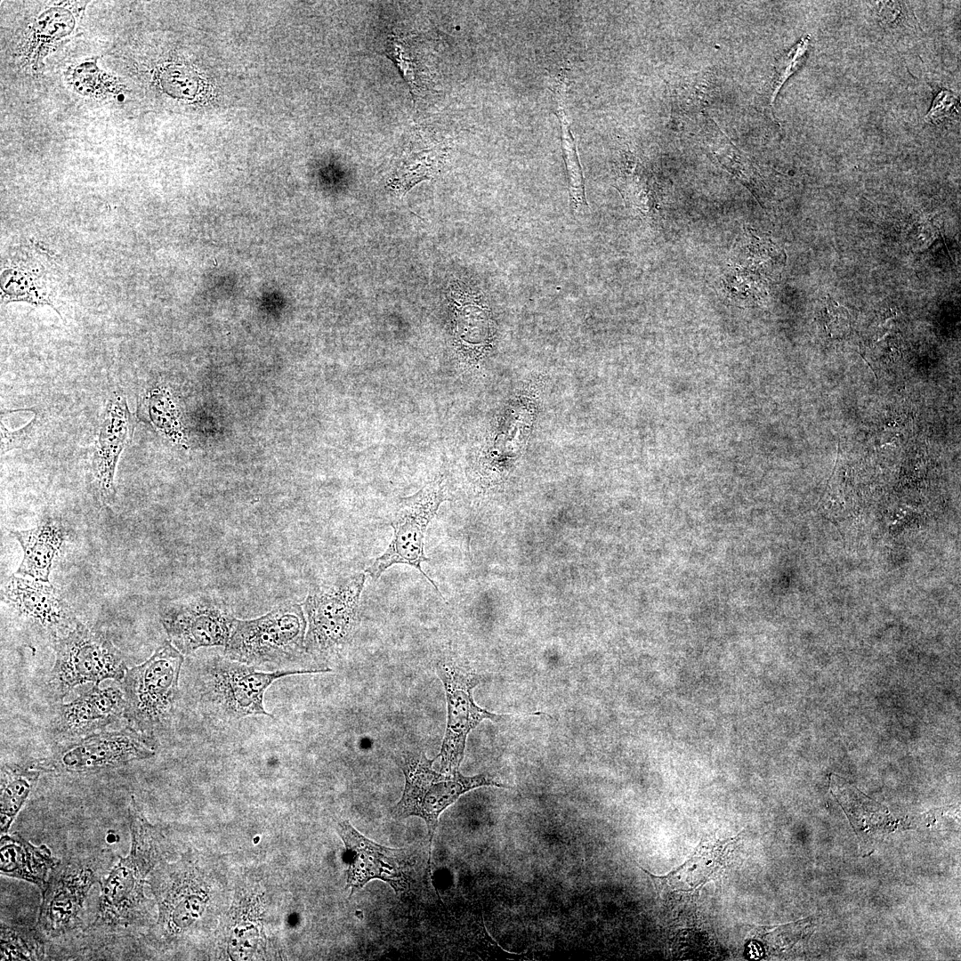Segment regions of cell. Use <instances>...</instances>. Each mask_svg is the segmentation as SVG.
Listing matches in <instances>:
<instances>
[{
  "instance_id": "cell-9",
  "label": "cell",
  "mask_w": 961,
  "mask_h": 961,
  "mask_svg": "<svg viewBox=\"0 0 961 961\" xmlns=\"http://www.w3.org/2000/svg\"><path fill=\"white\" fill-rule=\"evenodd\" d=\"M66 741L35 765L71 773L95 772L150 758L156 753L154 737L132 726Z\"/></svg>"
},
{
  "instance_id": "cell-18",
  "label": "cell",
  "mask_w": 961,
  "mask_h": 961,
  "mask_svg": "<svg viewBox=\"0 0 961 961\" xmlns=\"http://www.w3.org/2000/svg\"><path fill=\"white\" fill-rule=\"evenodd\" d=\"M737 837L723 841H703L680 867L665 876H655L641 868L652 881L658 893L690 892L704 884L724 864Z\"/></svg>"
},
{
  "instance_id": "cell-1",
  "label": "cell",
  "mask_w": 961,
  "mask_h": 961,
  "mask_svg": "<svg viewBox=\"0 0 961 961\" xmlns=\"http://www.w3.org/2000/svg\"><path fill=\"white\" fill-rule=\"evenodd\" d=\"M131 848L102 879L96 927L127 928L146 912V878L158 856L157 831L145 818L134 797L129 806Z\"/></svg>"
},
{
  "instance_id": "cell-17",
  "label": "cell",
  "mask_w": 961,
  "mask_h": 961,
  "mask_svg": "<svg viewBox=\"0 0 961 961\" xmlns=\"http://www.w3.org/2000/svg\"><path fill=\"white\" fill-rule=\"evenodd\" d=\"M134 424L125 398L115 393L107 403L92 460L96 490L104 504L111 505L115 499L117 464L122 451L132 441Z\"/></svg>"
},
{
  "instance_id": "cell-4",
  "label": "cell",
  "mask_w": 961,
  "mask_h": 961,
  "mask_svg": "<svg viewBox=\"0 0 961 961\" xmlns=\"http://www.w3.org/2000/svg\"><path fill=\"white\" fill-rule=\"evenodd\" d=\"M307 622L296 603L280 605L257 618L237 619L225 646L227 658L248 666H281L304 649Z\"/></svg>"
},
{
  "instance_id": "cell-23",
  "label": "cell",
  "mask_w": 961,
  "mask_h": 961,
  "mask_svg": "<svg viewBox=\"0 0 961 961\" xmlns=\"http://www.w3.org/2000/svg\"><path fill=\"white\" fill-rule=\"evenodd\" d=\"M554 89V96L557 102L556 114L561 122L562 131V149L568 173L570 203L572 207L577 211L584 206H586L584 178L569 125L564 112L563 104H561L563 101V98L561 97L563 87L556 86Z\"/></svg>"
},
{
  "instance_id": "cell-27",
  "label": "cell",
  "mask_w": 961,
  "mask_h": 961,
  "mask_svg": "<svg viewBox=\"0 0 961 961\" xmlns=\"http://www.w3.org/2000/svg\"><path fill=\"white\" fill-rule=\"evenodd\" d=\"M386 54L396 62L410 88L414 92L418 91L416 60L410 55L407 43L400 37L392 35L388 39Z\"/></svg>"
},
{
  "instance_id": "cell-25",
  "label": "cell",
  "mask_w": 961,
  "mask_h": 961,
  "mask_svg": "<svg viewBox=\"0 0 961 961\" xmlns=\"http://www.w3.org/2000/svg\"><path fill=\"white\" fill-rule=\"evenodd\" d=\"M809 44L810 36H806L778 60L771 84L770 95L771 102L786 80L804 62Z\"/></svg>"
},
{
  "instance_id": "cell-22",
  "label": "cell",
  "mask_w": 961,
  "mask_h": 961,
  "mask_svg": "<svg viewBox=\"0 0 961 961\" xmlns=\"http://www.w3.org/2000/svg\"><path fill=\"white\" fill-rule=\"evenodd\" d=\"M412 145L409 152L404 155L392 180V184L399 190H408L416 182L428 179L435 173L441 160L439 145L429 143L424 146L420 141L417 148L414 142Z\"/></svg>"
},
{
  "instance_id": "cell-10",
  "label": "cell",
  "mask_w": 961,
  "mask_h": 961,
  "mask_svg": "<svg viewBox=\"0 0 961 961\" xmlns=\"http://www.w3.org/2000/svg\"><path fill=\"white\" fill-rule=\"evenodd\" d=\"M436 670L443 682L448 710L446 731L438 755L440 757V771L456 773L459 771L470 731L482 720L496 722L502 715L481 708L475 703L472 690L480 682L476 674L450 662L438 663Z\"/></svg>"
},
{
  "instance_id": "cell-21",
  "label": "cell",
  "mask_w": 961,
  "mask_h": 961,
  "mask_svg": "<svg viewBox=\"0 0 961 961\" xmlns=\"http://www.w3.org/2000/svg\"><path fill=\"white\" fill-rule=\"evenodd\" d=\"M40 772L32 766L5 764L1 768L0 829L7 833L13 820L37 783Z\"/></svg>"
},
{
  "instance_id": "cell-6",
  "label": "cell",
  "mask_w": 961,
  "mask_h": 961,
  "mask_svg": "<svg viewBox=\"0 0 961 961\" xmlns=\"http://www.w3.org/2000/svg\"><path fill=\"white\" fill-rule=\"evenodd\" d=\"M331 669H288L265 673L229 658L212 661L201 674V699L218 717L240 719L269 715L263 707L266 690L276 680L292 674L329 672Z\"/></svg>"
},
{
  "instance_id": "cell-16",
  "label": "cell",
  "mask_w": 961,
  "mask_h": 961,
  "mask_svg": "<svg viewBox=\"0 0 961 961\" xmlns=\"http://www.w3.org/2000/svg\"><path fill=\"white\" fill-rule=\"evenodd\" d=\"M124 713V692L119 688L101 689L94 684L72 701L59 706L52 732L63 741L79 739L102 731Z\"/></svg>"
},
{
  "instance_id": "cell-24",
  "label": "cell",
  "mask_w": 961,
  "mask_h": 961,
  "mask_svg": "<svg viewBox=\"0 0 961 961\" xmlns=\"http://www.w3.org/2000/svg\"><path fill=\"white\" fill-rule=\"evenodd\" d=\"M43 952L42 941L33 931L2 926V961L40 959Z\"/></svg>"
},
{
  "instance_id": "cell-12",
  "label": "cell",
  "mask_w": 961,
  "mask_h": 961,
  "mask_svg": "<svg viewBox=\"0 0 961 961\" xmlns=\"http://www.w3.org/2000/svg\"><path fill=\"white\" fill-rule=\"evenodd\" d=\"M44 889L37 926L49 936L75 928L87 893L96 883V867L89 860L67 861L54 868Z\"/></svg>"
},
{
  "instance_id": "cell-29",
  "label": "cell",
  "mask_w": 961,
  "mask_h": 961,
  "mask_svg": "<svg viewBox=\"0 0 961 961\" xmlns=\"http://www.w3.org/2000/svg\"><path fill=\"white\" fill-rule=\"evenodd\" d=\"M35 427L36 419L21 429L11 432L5 428L1 421V454L3 455L12 448L25 446L29 440Z\"/></svg>"
},
{
  "instance_id": "cell-19",
  "label": "cell",
  "mask_w": 961,
  "mask_h": 961,
  "mask_svg": "<svg viewBox=\"0 0 961 961\" xmlns=\"http://www.w3.org/2000/svg\"><path fill=\"white\" fill-rule=\"evenodd\" d=\"M11 533L23 551V559L15 574L48 582L52 561L66 538L61 521L45 517L32 529Z\"/></svg>"
},
{
  "instance_id": "cell-15",
  "label": "cell",
  "mask_w": 961,
  "mask_h": 961,
  "mask_svg": "<svg viewBox=\"0 0 961 961\" xmlns=\"http://www.w3.org/2000/svg\"><path fill=\"white\" fill-rule=\"evenodd\" d=\"M2 599L18 615L52 641L69 633L79 620L50 583L13 574L4 582Z\"/></svg>"
},
{
  "instance_id": "cell-20",
  "label": "cell",
  "mask_w": 961,
  "mask_h": 961,
  "mask_svg": "<svg viewBox=\"0 0 961 961\" xmlns=\"http://www.w3.org/2000/svg\"><path fill=\"white\" fill-rule=\"evenodd\" d=\"M59 863L45 845L35 846L17 834L1 836L2 875L29 882L44 890L48 872Z\"/></svg>"
},
{
  "instance_id": "cell-14",
  "label": "cell",
  "mask_w": 961,
  "mask_h": 961,
  "mask_svg": "<svg viewBox=\"0 0 961 961\" xmlns=\"http://www.w3.org/2000/svg\"><path fill=\"white\" fill-rule=\"evenodd\" d=\"M347 856V886L351 894L374 879L387 883L397 893L409 886L408 860L404 849L381 845L357 831L349 821L339 823Z\"/></svg>"
},
{
  "instance_id": "cell-5",
  "label": "cell",
  "mask_w": 961,
  "mask_h": 961,
  "mask_svg": "<svg viewBox=\"0 0 961 961\" xmlns=\"http://www.w3.org/2000/svg\"><path fill=\"white\" fill-rule=\"evenodd\" d=\"M52 647L55 662L48 689L55 699H62L76 686L86 682L121 681L127 670L123 654L112 642L80 621L69 633L52 641Z\"/></svg>"
},
{
  "instance_id": "cell-7",
  "label": "cell",
  "mask_w": 961,
  "mask_h": 961,
  "mask_svg": "<svg viewBox=\"0 0 961 961\" xmlns=\"http://www.w3.org/2000/svg\"><path fill=\"white\" fill-rule=\"evenodd\" d=\"M365 580V575L358 573L309 592L303 602L308 620L304 649L308 653L326 656L348 641L356 624Z\"/></svg>"
},
{
  "instance_id": "cell-8",
  "label": "cell",
  "mask_w": 961,
  "mask_h": 961,
  "mask_svg": "<svg viewBox=\"0 0 961 961\" xmlns=\"http://www.w3.org/2000/svg\"><path fill=\"white\" fill-rule=\"evenodd\" d=\"M444 488L443 478L439 476L400 501L391 521L393 537L386 550L366 569L372 579H378L395 564H407L420 571L440 593L421 565L429 561L424 553V535L440 504L446 500Z\"/></svg>"
},
{
  "instance_id": "cell-13",
  "label": "cell",
  "mask_w": 961,
  "mask_h": 961,
  "mask_svg": "<svg viewBox=\"0 0 961 961\" xmlns=\"http://www.w3.org/2000/svg\"><path fill=\"white\" fill-rule=\"evenodd\" d=\"M161 931L169 936L190 928L202 915L206 893L197 868L180 861L158 868L151 877Z\"/></svg>"
},
{
  "instance_id": "cell-26",
  "label": "cell",
  "mask_w": 961,
  "mask_h": 961,
  "mask_svg": "<svg viewBox=\"0 0 961 961\" xmlns=\"http://www.w3.org/2000/svg\"><path fill=\"white\" fill-rule=\"evenodd\" d=\"M626 169L619 178V190L626 201L634 208L646 213L650 207V186L646 179L637 172L636 165L632 162L631 167L626 164Z\"/></svg>"
},
{
  "instance_id": "cell-30",
  "label": "cell",
  "mask_w": 961,
  "mask_h": 961,
  "mask_svg": "<svg viewBox=\"0 0 961 961\" xmlns=\"http://www.w3.org/2000/svg\"><path fill=\"white\" fill-rule=\"evenodd\" d=\"M117 836L113 833H109L106 836V840L109 843H115L117 840Z\"/></svg>"
},
{
  "instance_id": "cell-3",
  "label": "cell",
  "mask_w": 961,
  "mask_h": 961,
  "mask_svg": "<svg viewBox=\"0 0 961 961\" xmlns=\"http://www.w3.org/2000/svg\"><path fill=\"white\" fill-rule=\"evenodd\" d=\"M434 759L424 753H404L400 765L405 786L400 801L392 810V817L402 820L416 816L424 820L432 843L440 815L464 793L484 786L509 787L489 774L464 776L459 771L445 773L432 768Z\"/></svg>"
},
{
  "instance_id": "cell-2",
  "label": "cell",
  "mask_w": 961,
  "mask_h": 961,
  "mask_svg": "<svg viewBox=\"0 0 961 961\" xmlns=\"http://www.w3.org/2000/svg\"><path fill=\"white\" fill-rule=\"evenodd\" d=\"M182 663V653L168 640L146 661L126 670L124 715L133 728L153 736L168 725L178 699Z\"/></svg>"
},
{
  "instance_id": "cell-11",
  "label": "cell",
  "mask_w": 961,
  "mask_h": 961,
  "mask_svg": "<svg viewBox=\"0 0 961 961\" xmlns=\"http://www.w3.org/2000/svg\"><path fill=\"white\" fill-rule=\"evenodd\" d=\"M160 621L170 642L188 655L202 647H225L237 618L222 602L197 597L166 605Z\"/></svg>"
},
{
  "instance_id": "cell-28",
  "label": "cell",
  "mask_w": 961,
  "mask_h": 961,
  "mask_svg": "<svg viewBox=\"0 0 961 961\" xmlns=\"http://www.w3.org/2000/svg\"><path fill=\"white\" fill-rule=\"evenodd\" d=\"M958 100L954 93L949 91H941L935 98L933 106L925 116V120L933 123L942 120L957 112Z\"/></svg>"
}]
</instances>
